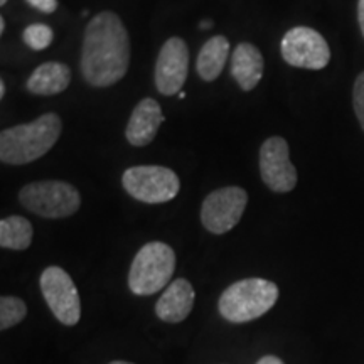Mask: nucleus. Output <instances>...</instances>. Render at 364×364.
<instances>
[{
    "instance_id": "4be33fe9",
    "label": "nucleus",
    "mask_w": 364,
    "mask_h": 364,
    "mask_svg": "<svg viewBox=\"0 0 364 364\" xmlns=\"http://www.w3.org/2000/svg\"><path fill=\"white\" fill-rule=\"evenodd\" d=\"M358 21L359 27H361V33L364 36V0H359L358 2Z\"/></svg>"
},
{
    "instance_id": "bb28decb",
    "label": "nucleus",
    "mask_w": 364,
    "mask_h": 364,
    "mask_svg": "<svg viewBox=\"0 0 364 364\" xmlns=\"http://www.w3.org/2000/svg\"><path fill=\"white\" fill-rule=\"evenodd\" d=\"M108 364H135V363H129V361H112Z\"/></svg>"
},
{
    "instance_id": "4468645a",
    "label": "nucleus",
    "mask_w": 364,
    "mask_h": 364,
    "mask_svg": "<svg viewBox=\"0 0 364 364\" xmlns=\"http://www.w3.org/2000/svg\"><path fill=\"white\" fill-rule=\"evenodd\" d=\"M265 63L260 49L250 43H241L236 46L231 56V76L243 91H252L260 83Z\"/></svg>"
},
{
    "instance_id": "9b49d317",
    "label": "nucleus",
    "mask_w": 364,
    "mask_h": 364,
    "mask_svg": "<svg viewBox=\"0 0 364 364\" xmlns=\"http://www.w3.org/2000/svg\"><path fill=\"white\" fill-rule=\"evenodd\" d=\"M189 71V49L181 38L164 43L156 63V86L164 97L179 95Z\"/></svg>"
},
{
    "instance_id": "6e6552de",
    "label": "nucleus",
    "mask_w": 364,
    "mask_h": 364,
    "mask_svg": "<svg viewBox=\"0 0 364 364\" xmlns=\"http://www.w3.org/2000/svg\"><path fill=\"white\" fill-rule=\"evenodd\" d=\"M41 292L54 317L65 326H76L81 318V300L70 273L61 267H48L41 275Z\"/></svg>"
},
{
    "instance_id": "0eeeda50",
    "label": "nucleus",
    "mask_w": 364,
    "mask_h": 364,
    "mask_svg": "<svg viewBox=\"0 0 364 364\" xmlns=\"http://www.w3.org/2000/svg\"><path fill=\"white\" fill-rule=\"evenodd\" d=\"M280 51L285 63L302 70H324L331 61V49L324 36L306 26L287 31Z\"/></svg>"
},
{
    "instance_id": "dca6fc26",
    "label": "nucleus",
    "mask_w": 364,
    "mask_h": 364,
    "mask_svg": "<svg viewBox=\"0 0 364 364\" xmlns=\"http://www.w3.org/2000/svg\"><path fill=\"white\" fill-rule=\"evenodd\" d=\"M228 56H230V41L225 36H215L206 41L198 56V73L204 81H215L223 73Z\"/></svg>"
},
{
    "instance_id": "393cba45",
    "label": "nucleus",
    "mask_w": 364,
    "mask_h": 364,
    "mask_svg": "<svg viewBox=\"0 0 364 364\" xmlns=\"http://www.w3.org/2000/svg\"><path fill=\"white\" fill-rule=\"evenodd\" d=\"M4 31H6V19L0 17V33H4Z\"/></svg>"
},
{
    "instance_id": "f3484780",
    "label": "nucleus",
    "mask_w": 364,
    "mask_h": 364,
    "mask_svg": "<svg viewBox=\"0 0 364 364\" xmlns=\"http://www.w3.org/2000/svg\"><path fill=\"white\" fill-rule=\"evenodd\" d=\"M33 225L24 216H9L0 221V247L22 252L31 247Z\"/></svg>"
},
{
    "instance_id": "f03ea898",
    "label": "nucleus",
    "mask_w": 364,
    "mask_h": 364,
    "mask_svg": "<svg viewBox=\"0 0 364 364\" xmlns=\"http://www.w3.org/2000/svg\"><path fill=\"white\" fill-rule=\"evenodd\" d=\"M63 124L56 113H46L31 124L2 130L0 161L9 166H26L49 152L61 136Z\"/></svg>"
},
{
    "instance_id": "5701e85b",
    "label": "nucleus",
    "mask_w": 364,
    "mask_h": 364,
    "mask_svg": "<svg viewBox=\"0 0 364 364\" xmlns=\"http://www.w3.org/2000/svg\"><path fill=\"white\" fill-rule=\"evenodd\" d=\"M257 364H285L284 361H282L280 358L277 356H272V354H268V356H263L260 361H258Z\"/></svg>"
},
{
    "instance_id": "a211bd4d",
    "label": "nucleus",
    "mask_w": 364,
    "mask_h": 364,
    "mask_svg": "<svg viewBox=\"0 0 364 364\" xmlns=\"http://www.w3.org/2000/svg\"><path fill=\"white\" fill-rule=\"evenodd\" d=\"M27 316V306L24 300L12 297V295H4L0 299V329L7 331L24 321Z\"/></svg>"
},
{
    "instance_id": "f257e3e1",
    "label": "nucleus",
    "mask_w": 364,
    "mask_h": 364,
    "mask_svg": "<svg viewBox=\"0 0 364 364\" xmlns=\"http://www.w3.org/2000/svg\"><path fill=\"white\" fill-rule=\"evenodd\" d=\"M130 39L115 12L103 11L88 22L81 53V73L91 86L105 88L129 71Z\"/></svg>"
},
{
    "instance_id": "6ab92c4d",
    "label": "nucleus",
    "mask_w": 364,
    "mask_h": 364,
    "mask_svg": "<svg viewBox=\"0 0 364 364\" xmlns=\"http://www.w3.org/2000/svg\"><path fill=\"white\" fill-rule=\"evenodd\" d=\"M22 38H24V43L29 46L31 49H34V51H43V49L48 48V46H51L54 34L49 26L31 24L26 27Z\"/></svg>"
},
{
    "instance_id": "ddd939ff",
    "label": "nucleus",
    "mask_w": 364,
    "mask_h": 364,
    "mask_svg": "<svg viewBox=\"0 0 364 364\" xmlns=\"http://www.w3.org/2000/svg\"><path fill=\"white\" fill-rule=\"evenodd\" d=\"M194 289L189 280L177 279L171 282L166 292L161 295V299L156 304L157 317L169 324H177L188 318L194 306Z\"/></svg>"
},
{
    "instance_id": "aec40b11",
    "label": "nucleus",
    "mask_w": 364,
    "mask_h": 364,
    "mask_svg": "<svg viewBox=\"0 0 364 364\" xmlns=\"http://www.w3.org/2000/svg\"><path fill=\"white\" fill-rule=\"evenodd\" d=\"M353 105H354V113H356L359 125L364 130V71L358 76L354 81V90H353Z\"/></svg>"
},
{
    "instance_id": "39448f33",
    "label": "nucleus",
    "mask_w": 364,
    "mask_h": 364,
    "mask_svg": "<svg viewBox=\"0 0 364 364\" xmlns=\"http://www.w3.org/2000/svg\"><path fill=\"white\" fill-rule=\"evenodd\" d=\"M19 201L26 209L48 220L75 215L81 206V196L75 186L63 181H41L24 186Z\"/></svg>"
},
{
    "instance_id": "423d86ee",
    "label": "nucleus",
    "mask_w": 364,
    "mask_h": 364,
    "mask_svg": "<svg viewBox=\"0 0 364 364\" xmlns=\"http://www.w3.org/2000/svg\"><path fill=\"white\" fill-rule=\"evenodd\" d=\"M122 184L136 201L147 204L169 203L181 189L174 171L161 166H136L124 172Z\"/></svg>"
},
{
    "instance_id": "1a4fd4ad",
    "label": "nucleus",
    "mask_w": 364,
    "mask_h": 364,
    "mask_svg": "<svg viewBox=\"0 0 364 364\" xmlns=\"http://www.w3.org/2000/svg\"><path fill=\"white\" fill-rule=\"evenodd\" d=\"M248 204V194L238 186L213 191L204 199L201 221L209 233L225 235L238 225Z\"/></svg>"
},
{
    "instance_id": "b1692460",
    "label": "nucleus",
    "mask_w": 364,
    "mask_h": 364,
    "mask_svg": "<svg viewBox=\"0 0 364 364\" xmlns=\"http://www.w3.org/2000/svg\"><path fill=\"white\" fill-rule=\"evenodd\" d=\"M6 97V83L4 81H0V98Z\"/></svg>"
},
{
    "instance_id": "9d476101",
    "label": "nucleus",
    "mask_w": 364,
    "mask_h": 364,
    "mask_svg": "<svg viewBox=\"0 0 364 364\" xmlns=\"http://www.w3.org/2000/svg\"><path fill=\"white\" fill-rule=\"evenodd\" d=\"M260 174L273 193H290L297 186V169L290 161L289 144L282 136H270L260 149Z\"/></svg>"
},
{
    "instance_id": "20e7f679",
    "label": "nucleus",
    "mask_w": 364,
    "mask_h": 364,
    "mask_svg": "<svg viewBox=\"0 0 364 364\" xmlns=\"http://www.w3.org/2000/svg\"><path fill=\"white\" fill-rule=\"evenodd\" d=\"M176 270V253L162 241H150L135 255L129 287L135 295H152L169 285Z\"/></svg>"
},
{
    "instance_id": "cd10ccee",
    "label": "nucleus",
    "mask_w": 364,
    "mask_h": 364,
    "mask_svg": "<svg viewBox=\"0 0 364 364\" xmlns=\"http://www.w3.org/2000/svg\"><path fill=\"white\" fill-rule=\"evenodd\" d=\"M177 97H179L181 100H182V98H186V93H184V91H181V93H179V95H177Z\"/></svg>"
},
{
    "instance_id": "c85d7f7f",
    "label": "nucleus",
    "mask_w": 364,
    "mask_h": 364,
    "mask_svg": "<svg viewBox=\"0 0 364 364\" xmlns=\"http://www.w3.org/2000/svg\"><path fill=\"white\" fill-rule=\"evenodd\" d=\"M0 4H2V6H6V4H7V0H0Z\"/></svg>"
},
{
    "instance_id": "a878e982",
    "label": "nucleus",
    "mask_w": 364,
    "mask_h": 364,
    "mask_svg": "<svg viewBox=\"0 0 364 364\" xmlns=\"http://www.w3.org/2000/svg\"><path fill=\"white\" fill-rule=\"evenodd\" d=\"M211 26H213L211 21H204L201 24V29H208V27H211Z\"/></svg>"
},
{
    "instance_id": "f8f14e48",
    "label": "nucleus",
    "mask_w": 364,
    "mask_h": 364,
    "mask_svg": "<svg viewBox=\"0 0 364 364\" xmlns=\"http://www.w3.org/2000/svg\"><path fill=\"white\" fill-rule=\"evenodd\" d=\"M166 120L164 112L154 98H144L136 103L127 125L125 136L134 147H145L156 139L159 127Z\"/></svg>"
},
{
    "instance_id": "7ed1b4c3",
    "label": "nucleus",
    "mask_w": 364,
    "mask_h": 364,
    "mask_svg": "<svg viewBox=\"0 0 364 364\" xmlns=\"http://www.w3.org/2000/svg\"><path fill=\"white\" fill-rule=\"evenodd\" d=\"M279 300V287L265 279L235 282L221 294L218 309L223 318L233 324H245L262 317Z\"/></svg>"
},
{
    "instance_id": "2eb2a0df",
    "label": "nucleus",
    "mask_w": 364,
    "mask_h": 364,
    "mask_svg": "<svg viewBox=\"0 0 364 364\" xmlns=\"http://www.w3.org/2000/svg\"><path fill=\"white\" fill-rule=\"evenodd\" d=\"M71 83L70 66L63 63L49 61L38 66L27 80V90L41 97H51L65 91Z\"/></svg>"
},
{
    "instance_id": "412c9836",
    "label": "nucleus",
    "mask_w": 364,
    "mask_h": 364,
    "mask_svg": "<svg viewBox=\"0 0 364 364\" xmlns=\"http://www.w3.org/2000/svg\"><path fill=\"white\" fill-rule=\"evenodd\" d=\"M26 2L43 14H53L58 9V0H26Z\"/></svg>"
}]
</instances>
